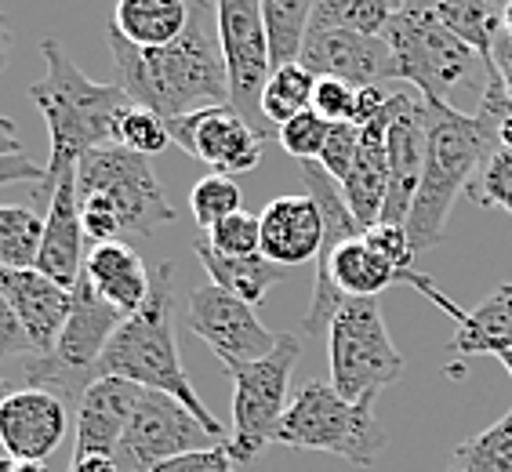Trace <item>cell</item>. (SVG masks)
<instances>
[{
  "label": "cell",
  "instance_id": "8",
  "mask_svg": "<svg viewBox=\"0 0 512 472\" xmlns=\"http://www.w3.org/2000/svg\"><path fill=\"white\" fill-rule=\"evenodd\" d=\"M331 385L353 404H375L385 385L404 374V356L389 338L378 298H345L327 327Z\"/></svg>",
  "mask_w": 512,
  "mask_h": 472
},
{
  "label": "cell",
  "instance_id": "34",
  "mask_svg": "<svg viewBox=\"0 0 512 472\" xmlns=\"http://www.w3.org/2000/svg\"><path fill=\"white\" fill-rule=\"evenodd\" d=\"M117 146L131 149V153H138V157H153V153L171 146L168 120L157 117L153 109L131 106L117 128Z\"/></svg>",
  "mask_w": 512,
  "mask_h": 472
},
{
  "label": "cell",
  "instance_id": "2",
  "mask_svg": "<svg viewBox=\"0 0 512 472\" xmlns=\"http://www.w3.org/2000/svg\"><path fill=\"white\" fill-rule=\"evenodd\" d=\"M40 59H44V77L30 84V99L48 124L51 153L37 197L51 200L62 178L77 171L84 153L117 146L120 120L135 102L120 84L91 80L55 37L40 40Z\"/></svg>",
  "mask_w": 512,
  "mask_h": 472
},
{
  "label": "cell",
  "instance_id": "16",
  "mask_svg": "<svg viewBox=\"0 0 512 472\" xmlns=\"http://www.w3.org/2000/svg\"><path fill=\"white\" fill-rule=\"evenodd\" d=\"M298 62L313 77H335L353 84V88H371L382 80H396V62L385 37H367V33L353 30L309 33Z\"/></svg>",
  "mask_w": 512,
  "mask_h": 472
},
{
  "label": "cell",
  "instance_id": "40",
  "mask_svg": "<svg viewBox=\"0 0 512 472\" xmlns=\"http://www.w3.org/2000/svg\"><path fill=\"white\" fill-rule=\"evenodd\" d=\"M364 236H367V244L378 247L400 273H404V269H414V247H411V236H407V226L378 222V226L364 229Z\"/></svg>",
  "mask_w": 512,
  "mask_h": 472
},
{
  "label": "cell",
  "instance_id": "15",
  "mask_svg": "<svg viewBox=\"0 0 512 472\" xmlns=\"http://www.w3.org/2000/svg\"><path fill=\"white\" fill-rule=\"evenodd\" d=\"M425 171V99L411 91H393V124H389V193L382 222L407 226Z\"/></svg>",
  "mask_w": 512,
  "mask_h": 472
},
{
  "label": "cell",
  "instance_id": "13",
  "mask_svg": "<svg viewBox=\"0 0 512 472\" xmlns=\"http://www.w3.org/2000/svg\"><path fill=\"white\" fill-rule=\"evenodd\" d=\"M171 146L204 160L215 175H244L262 164L266 135L255 131L233 106H204L186 117L168 120Z\"/></svg>",
  "mask_w": 512,
  "mask_h": 472
},
{
  "label": "cell",
  "instance_id": "4",
  "mask_svg": "<svg viewBox=\"0 0 512 472\" xmlns=\"http://www.w3.org/2000/svg\"><path fill=\"white\" fill-rule=\"evenodd\" d=\"M80 222L91 244H113L120 236H153L175 222L164 182L149 157L124 146H102L77 164Z\"/></svg>",
  "mask_w": 512,
  "mask_h": 472
},
{
  "label": "cell",
  "instance_id": "33",
  "mask_svg": "<svg viewBox=\"0 0 512 472\" xmlns=\"http://www.w3.org/2000/svg\"><path fill=\"white\" fill-rule=\"evenodd\" d=\"M189 211L197 218L200 229H215L222 218L244 211V193L229 175H211L200 178L197 186L189 189Z\"/></svg>",
  "mask_w": 512,
  "mask_h": 472
},
{
  "label": "cell",
  "instance_id": "50",
  "mask_svg": "<svg viewBox=\"0 0 512 472\" xmlns=\"http://www.w3.org/2000/svg\"><path fill=\"white\" fill-rule=\"evenodd\" d=\"M11 393H15V389H11V385L4 382V378H0V407H4V400H8Z\"/></svg>",
  "mask_w": 512,
  "mask_h": 472
},
{
  "label": "cell",
  "instance_id": "44",
  "mask_svg": "<svg viewBox=\"0 0 512 472\" xmlns=\"http://www.w3.org/2000/svg\"><path fill=\"white\" fill-rule=\"evenodd\" d=\"M44 178V168L40 164H33L26 153H19V157H4L0 153V186H11V182H37Z\"/></svg>",
  "mask_w": 512,
  "mask_h": 472
},
{
  "label": "cell",
  "instance_id": "43",
  "mask_svg": "<svg viewBox=\"0 0 512 472\" xmlns=\"http://www.w3.org/2000/svg\"><path fill=\"white\" fill-rule=\"evenodd\" d=\"M389 95H393V91H385L382 84H371V88H356V109H353V124H356V128H364V124H371L375 117H382L385 106H389Z\"/></svg>",
  "mask_w": 512,
  "mask_h": 472
},
{
  "label": "cell",
  "instance_id": "41",
  "mask_svg": "<svg viewBox=\"0 0 512 472\" xmlns=\"http://www.w3.org/2000/svg\"><path fill=\"white\" fill-rule=\"evenodd\" d=\"M153 472H237V462H233L226 443H215L204 451H189L171 458V462H160Z\"/></svg>",
  "mask_w": 512,
  "mask_h": 472
},
{
  "label": "cell",
  "instance_id": "1",
  "mask_svg": "<svg viewBox=\"0 0 512 472\" xmlns=\"http://www.w3.org/2000/svg\"><path fill=\"white\" fill-rule=\"evenodd\" d=\"M117 84L128 99L157 117L175 120L204 106H229V77L218 44V11L211 0H189V26L168 48H135L109 30Z\"/></svg>",
  "mask_w": 512,
  "mask_h": 472
},
{
  "label": "cell",
  "instance_id": "17",
  "mask_svg": "<svg viewBox=\"0 0 512 472\" xmlns=\"http://www.w3.org/2000/svg\"><path fill=\"white\" fill-rule=\"evenodd\" d=\"M66 429H69L66 400L48 393V389L22 385L0 407V443H4L8 458L44 462L66 440Z\"/></svg>",
  "mask_w": 512,
  "mask_h": 472
},
{
  "label": "cell",
  "instance_id": "21",
  "mask_svg": "<svg viewBox=\"0 0 512 472\" xmlns=\"http://www.w3.org/2000/svg\"><path fill=\"white\" fill-rule=\"evenodd\" d=\"M262 222V255L276 266H306L320 258L324 218L309 197H276L258 215Z\"/></svg>",
  "mask_w": 512,
  "mask_h": 472
},
{
  "label": "cell",
  "instance_id": "22",
  "mask_svg": "<svg viewBox=\"0 0 512 472\" xmlns=\"http://www.w3.org/2000/svg\"><path fill=\"white\" fill-rule=\"evenodd\" d=\"M389 124H393V95L382 117L360 128V149H356L353 171L345 175L342 193L349 200V211L364 229L378 226L389 193Z\"/></svg>",
  "mask_w": 512,
  "mask_h": 472
},
{
  "label": "cell",
  "instance_id": "49",
  "mask_svg": "<svg viewBox=\"0 0 512 472\" xmlns=\"http://www.w3.org/2000/svg\"><path fill=\"white\" fill-rule=\"evenodd\" d=\"M498 364H502L505 371L512 374V349H505V353H498Z\"/></svg>",
  "mask_w": 512,
  "mask_h": 472
},
{
  "label": "cell",
  "instance_id": "20",
  "mask_svg": "<svg viewBox=\"0 0 512 472\" xmlns=\"http://www.w3.org/2000/svg\"><path fill=\"white\" fill-rule=\"evenodd\" d=\"M138 396H142V385L124 382V378H99L91 385L77 407L73 458H88V454H113L117 458Z\"/></svg>",
  "mask_w": 512,
  "mask_h": 472
},
{
  "label": "cell",
  "instance_id": "37",
  "mask_svg": "<svg viewBox=\"0 0 512 472\" xmlns=\"http://www.w3.org/2000/svg\"><path fill=\"white\" fill-rule=\"evenodd\" d=\"M327 135H331V124H327L320 113H313V109L298 113L295 120H287L284 128L276 131L280 146H284L298 164L320 160V153H324V146H327Z\"/></svg>",
  "mask_w": 512,
  "mask_h": 472
},
{
  "label": "cell",
  "instance_id": "31",
  "mask_svg": "<svg viewBox=\"0 0 512 472\" xmlns=\"http://www.w3.org/2000/svg\"><path fill=\"white\" fill-rule=\"evenodd\" d=\"M44 218L33 207L0 204V269H37Z\"/></svg>",
  "mask_w": 512,
  "mask_h": 472
},
{
  "label": "cell",
  "instance_id": "42",
  "mask_svg": "<svg viewBox=\"0 0 512 472\" xmlns=\"http://www.w3.org/2000/svg\"><path fill=\"white\" fill-rule=\"evenodd\" d=\"M33 356V345H30V335H26V327L22 320L15 316L11 302L4 298L0 291V364H8V360H30Z\"/></svg>",
  "mask_w": 512,
  "mask_h": 472
},
{
  "label": "cell",
  "instance_id": "51",
  "mask_svg": "<svg viewBox=\"0 0 512 472\" xmlns=\"http://www.w3.org/2000/svg\"><path fill=\"white\" fill-rule=\"evenodd\" d=\"M396 4H404V0H396Z\"/></svg>",
  "mask_w": 512,
  "mask_h": 472
},
{
  "label": "cell",
  "instance_id": "35",
  "mask_svg": "<svg viewBox=\"0 0 512 472\" xmlns=\"http://www.w3.org/2000/svg\"><path fill=\"white\" fill-rule=\"evenodd\" d=\"M207 244L215 247L218 255L255 258L262 255V222L251 211H237V215L222 218L215 229H207Z\"/></svg>",
  "mask_w": 512,
  "mask_h": 472
},
{
  "label": "cell",
  "instance_id": "45",
  "mask_svg": "<svg viewBox=\"0 0 512 472\" xmlns=\"http://www.w3.org/2000/svg\"><path fill=\"white\" fill-rule=\"evenodd\" d=\"M73 472H124L113 454H88V458H73Z\"/></svg>",
  "mask_w": 512,
  "mask_h": 472
},
{
  "label": "cell",
  "instance_id": "6",
  "mask_svg": "<svg viewBox=\"0 0 512 472\" xmlns=\"http://www.w3.org/2000/svg\"><path fill=\"white\" fill-rule=\"evenodd\" d=\"M385 44L393 51L396 80L414 84L425 102L454 106L458 91H476L483 99L487 62L418 0H404L385 30Z\"/></svg>",
  "mask_w": 512,
  "mask_h": 472
},
{
  "label": "cell",
  "instance_id": "11",
  "mask_svg": "<svg viewBox=\"0 0 512 472\" xmlns=\"http://www.w3.org/2000/svg\"><path fill=\"white\" fill-rule=\"evenodd\" d=\"M215 443L218 440L186 404H178L175 396L157 393V389H142L117 462L124 472H153L160 462H171L189 451H204Z\"/></svg>",
  "mask_w": 512,
  "mask_h": 472
},
{
  "label": "cell",
  "instance_id": "18",
  "mask_svg": "<svg viewBox=\"0 0 512 472\" xmlns=\"http://www.w3.org/2000/svg\"><path fill=\"white\" fill-rule=\"evenodd\" d=\"M88 233L80 222V197H77V171L59 182V189L48 200L44 215V240H40L37 269L59 287L73 291L84 280V262H88Z\"/></svg>",
  "mask_w": 512,
  "mask_h": 472
},
{
  "label": "cell",
  "instance_id": "24",
  "mask_svg": "<svg viewBox=\"0 0 512 472\" xmlns=\"http://www.w3.org/2000/svg\"><path fill=\"white\" fill-rule=\"evenodd\" d=\"M400 284V269L367 244V236H353L338 247V255L331 258V273H327V287L338 298H378L385 287Z\"/></svg>",
  "mask_w": 512,
  "mask_h": 472
},
{
  "label": "cell",
  "instance_id": "30",
  "mask_svg": "<svg viewBox=\"0 0 512 472\" xmlns=\"http://www.w3.org/2000/svg\"><path fill=\"white\" fill-rule=\"evenodd\" d=\"M316 80L302 62H287V66L273 69L266 91H262V117L273 131H280L287 120H295L298 113L313 109V91Z\"/></svg>",
  "mask_w": 512,
  "mask_h": 472
},
{
  "label": "cell",
  "instance_id": "28",
  "mask_svg": "<svg viewBox=\"0 0 512 472\" xmlns=\"http://www.w3.org/2000/svg\"><path fill=\"white\" fill-rule=\"evenodd\" d=\"M258 8H262V19H266L273 69L302 59L316 0H258Z\"/></svg>",
  "mask_w": 512,
  "mask_h": 472
},
{
  "label": "cell",
  "instance_id": "26",
  "mask_svg": "<svg viewBox=\"0 0 512 472\" xmlns=\"http://www.w3.org/2000/svg\"><path fill=\"white\" fill-rule=\"evenodd\" d=\"M193 251H197L207 280H211V284H218L222 291H229V295L244 298L247 305H262L269 291H273V284H280V280L287 276V269L276 266V262H269L266 255L229 258V255H218L207 240H197V244H193Z\"/></svg>",
  "mask_w": 512,
  "mask_h": 472
},
{
  "label": "cell",
  "instance_id": "14",
  "mask_svg": "<svg viewBox=\"0 0 512 472\" xmlns=\"http://www.w3.org/2000/svg\"><path fill=\"white\" fill-rule=\"evenodd\" d=\"M400 284H411L414 291H422L433 305H440L454 324H458V335L447 342L451 353L462 356H498L505 349H512V284H498L491 295L476 305L473 313H465L451 298L436 287L433 276L418 273V269H404L400 273Z\"/></svg>",
  "mask_w": 512,
  "mask_h": 472
},
{
  "label": "cell",
  "instance_id": "29",
  "mask_svg": "<svg viewBox=\"0 0 512 472\" xmlns=\"http://www.w3.org/2000/svg\"><path fill=\"white\" fill-rule=\"evenodd\" d=\"M400 8L404 4H396V0H316L309 33L353 30L367 33V37H385L389 22Z\"/></svg>",
  "mask_w": 512,
  "mask_h": 472
},
{
  "label": "cell",
  "instance_id": "27",
  "mask_svg": "<svg viewBox=\"0 0 512 472\" xmlns=\"http://www.w3.org/2000/svg\"><path fill=\"white\" fill-rule=\"evenodd\" d=\"M418 4L433 11L451 33H458L483 62H491L494 40L502 37L505 11L512 0H418Z\"/></svg>",
  "mask_w": 512,
  "mask_h": 472
},
{
  "label": "cell",
  "instance_id": "47",
  "mask_svg": "<svg viewBox=\"0 0 512 472\" xmlns=\"http://www.w3.org/2000/svg\"><path fill=\"white\" fill-rule=\"evenodd\" d=\"M11 44H15V33H11L8 19H4V15H0V69H4V62H8V55H11Z\"/></svg>",
  "mask_w": 512,
  "mask_h": 472
},
{
  "label": "cell",
  "instance_id": "3",
  "mask_svg": "<svg viewBox=\"0 0 512 472\" xmlns=\"http://www.w3.org/2000/svg\"><path fill=\"white\" fill-rule=\"evenodd\" d=\"M99 378H124L142 389H157V393L175 396L178 404H186L197 414L204 429L215 436L218 443H229L226 429L215 414L207 411V404L197 396L193 382H189L186 367L178 360V342H175V302H171V262L157 269L153 276V291L149 302L128 316L113 342L106 345L99 367Z\"/></svg>",
  "mask_w": 512,
  "mask_h": 472
},
{
  "label": "cell",
  "instance_id": "23",
  "mask_svg": "<svg viewBox=\"0 0 512 472\" xmlns=\"http://www.w3.org/2000/svg\"><path fill=\"white\" fill-rule=\"evenodd\" d=\"M84 276L95 287V295L124 316H135L149 302V291H153V276H149L146 262L124 240L91 244L88 262H84Z\"/></svg>",
  "mask_w": 512,
  "mask_h": 472
},
{
  "label": "cell",
  "instance_id": "25",
  "mask_svg": "<svg viewBox=\"0 0 512 472\" xmlns=\"http://www.w3.org/2000/svg\"><path fill=\"white\" fill-rule=\"evenodd\" d=\"M189 26V0H117L109 30L135 48H168Z\"/></svg>",
  "mask_w": 512,
  "mask_h": 472
},
{
  "label": "cell",
  "instance_id": "12",
  "mask_svg": "<svg viewBox=\"0 0 512 472\" xmlns=\"http://www.w3.org/2000/svg\"><path fill=\"white\" fill-rule=\"evenodd\" d=\"M186 324L193 335L207 342V349L222 360V367L237 371L244 364H255L262 356H269L280 342L262 320H258L255 305H247L244 298L229 295L218 284H200L193 287L186 305Z\"/></svg>",
  "mask_w": 512,
  "mask_h": 472
},
{
  "label": "cell",
  "instance_id": "19",
  "mask_svg": "<svg viewBox=\"0 0 512 472\" xmlns=\"http://www.w3.org/2000/svg\"><path fill=\"white\" fill-rule=\"evenodd\" d=\"M0 291L26 327L33 353H51L73 309V291L48 280L40 269H0Z\"/></svg>",
  "mask_w": 512,
  "mask_h": 472
},
{
  "label": "cell",
  "instance_id": "5",
  "mask_svg": "<svg viewBox=\"0 0 512 472\" xmlns=\"http://www.w3.org/2000/svg\"><path fill=\"white\" fill-rule=\"evenodd\" d=\"M491 153V142L473 113H462L458 106L444 102H425V171L407 215L414 258L433 251L447 236L454 200L469 193Z\"/></svg>",
  "mask_w": 512,
  "mask_h": 472
},
{
  "label": "cell",
  "instance_id": "46",
  "mask_svg": "<svg viewBox=\"0 0 512 472\" xmlns=\"http://www.w3.org/2000/svg\"><path fill=\"white\" fill-rule=\"evenodd\" d=\"M0 472H48V465L22 462V458H0Z\"/></svg>",
  "mask_w": 512,
  "mask_h": 472
},
{
  "label": "cell",
  "instance_id": "38",
  "mask_svg": "<svg viewBox=\"0 0 512 472\" xmlns=\"http://www.w3.org/2000/svg\"><path fill=\"white\" fill-rule=\"evenodd\" d=\"M356 149H360V128L356 124H331V135H327V146L320 153V168L335 182H345V175L353 171Z\"/></svg>",
  "mask_w": 512,
  "mask_h": 472
},
{
  "label": "cell",
  "instance_id": "32",
  "mask_svg": "<svg viewBox=\"0 0 512 472\" xmlns=\"http://www.w3.org/2000/svg\"><path fill=\"white\" fill-rule=\"evenodd\" d=\"M451 472H512V407L491 429L454 447Z\"/></svg>",
  "mask_w": 512,
  "mask_h": 472
},
{
  "label": "cell",
  "instance_id": "9",
  "mask_svg": "<svg viewBox=\"0 0 512 472\" xmlns=\"http://www.w3.org/2000/svg\"><path fill=\"white\" fill-rule=\"evenodd\" d=\"M302 342L295 335H280L276 349L255 364L229 371L233 378V433H229V454L233 462L247 465L276 440V429L291 407V371H295Z\"/></svg>",
  "mask_w": 512,
  "mask_h": 472
},
{
  "label": "cell",
  "instance_id": "48",
  "mask_svg": "<svg viewBox=\"0 0 512 472\" xmlns=\"http://www.w3.org/2000/svg\"><path fill=\"white\" fill-rule=\"evenodd\" d=\"M502 37L512 44V4H509V11H505V26H502Z\"/></svg>",
  "mask_w": 512,
  "mask_h": 472
},
{
  "label": "cell",
  "instance_id": "7",
  "mask_svg": "<svg viewBox=\"0 0 512 472\" xmlns=\"http://www.w3.org/2000/svg\"><path fill=\"white\" fill-rule=\"evenodd\" d=\"M385 440L389 436L378 425L375 404H353L338 396L335 385L309 382L295 393L273 443H284L295 451H324L371 469Z\"/></svg>",
  "mask_w": 512,
  "mask_h": 472
},
{
  "label": "cell",
  "instance_id": "10",
  "mask_svg": "<svg viewBox=\"0 0 512 472\" xmlns=\"http://www.w3.org/2000/svg\"><path fill=\"white\" fill-rule=\"evenodd\" d=\"M218 11V44L226 59L229 106L262 135H276L262 117V91L273 77L269 33L258 0H215Z\"/></svg>",
  "mask_w": 512,
  "mask_h": 472
},
{
  "label": "cell",
  "instance_id": "39",
  "mask_svg": "<svg viewBox=\"0 0 512 472\" xmlns=\"http://www.w3.org/2000/svg\"><path fill=\"white\" fill-rule=\"evenodd\" d=\"M356 109V88L335 77H320L313 91V113L327 120V124H353Z\"/></svg>",
  "mask_w": 512,
  "mask_h": 472
},
{
  "label": "cell",
  "instance_id": "36",
  "mask_svg": "<svg viewBox=\"0 0 512 472\" xmlns=\"http://www.w3.org/2000/svg\"><path fill=\"white\" fill-rule=\"evenodd\" d=\"M469 197L480 207H502L512 211V149H494L480 175L469 186Z\"/></svg>",
  "mask_w": 512,
  "mask_h": 472
}]
</instances>
